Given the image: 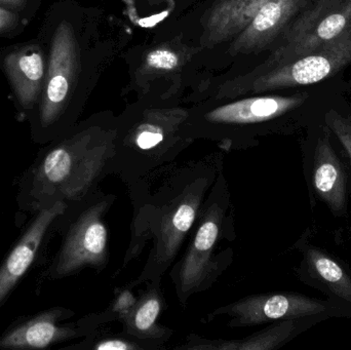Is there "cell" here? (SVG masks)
<instances>
[{
  "mask_svg": "<svg viewBox=\"0 0 351 350\" xmlns=\"http://www.w3.org/2000/svg\"><path fill=\"white\" fill-rule=\"evenodd\" d=\"M222 168L224 156L215 152L182 166L174 162L128 186L133 214L123 268L138 258L148 244L152 246L142 273L130 287L162 284Z\"/></svg>",
  "mask_w": 351,
  "mask_h": 350,
  "instance_id": "6da1fadb",
  "label": "cell"
},
{
  "mask_svg": "<svg viewBox=\"0 0 351 350\" xmlns=\"http://www.w3.org/2000/svg\"><path fill=\"white\" fill-rule=\"evenodd\" d=\"M115 127L88 125L60 138L33 170V197L43 208L56 201L76 207L99 190L109 176Z\"/></svg>",
  "mask_w": 351,
  "mask_h": 350,
  "instance_id": "7a4b0ae2",
  "label": "cell"
},
{
  "mask_svg": "<svg viewBox=\"0 0 351 350\" xmlns=\"http://www.w3.org/2000/svg\"><path fill=\"white\" fill-rule=\"evenodd\" d=\"M234 205L222 168L192 228L187 248L170 273L182 308L192 296L210 289L233 262L232 247H221L234 242Z\"/></svg>",
  "mask_w": 351,
  "mask_h": 350,
  "instance_id": "3957f363",
  "label": "cell"
},
{
  "mask_svg": "<svg viewBox=\"0 0 351 350\" xmlns=\"http://www.w3.org/2000/svg\"><path fill=\"white\" fill-rule=\"evenodd\" d=\"M187 119V112L179 109H156L123 131L115 127L109 176L119 177L128 187L174 164L192 141L184 129Z\"/></svg>",
  "mask_w": 351,
  "mask_h": 350,
  "instance_id": "277c9868",
  "label": "cell"
},
{
  "mask_svg": "<svg viewBox=\"0 0 351 350\" xmlns=\"http://www.w3.org/2000/svg\"><path fill=\"white\" fill-rule=\"evenodd\" d=\"M40 34L47 37V68L45 88L34 113L35 127L40 134L57 133L69 109L82 70L77 35L67 18L56 24L49 18Z\"/></svg>",
  "mask_w": 351,
  "mask_h": 350,
  "instance_id": "5b68a950",
  "label": "cell"
},
{
  "mask_svg": "<svg viewBox=\"0 0 351 350\" xmlns=\"http://www.w3.org/2000/svg\"><path fill=\"white\" fill-rule=\"evenodd\" d=\"M115 199L112 193L99 189L73 208L75 215L53 263L51 277H69L88 267L99 273L106 268L110 253L105 218Z\"/></svg>",
  "mask_w": 351,
  "mask_h": 350,
  "instance_id": "8992f818",
  "label": "cell"
},
{
  "mask_svg": "<svg viewBox=\"0 0 351 350\" xmlns=\"http://www.w3.org/2000/svg\"><path fill=\"white\" fill-rule=\"evenodd\" d=\"M350 25L351 0H311L280 35V45L267 61L252 76L337 38Z\"/></svg>",
  "mask_w": 351,
  "mask_h": 350,
  "instance_id": "52a82bcc",
  "label": "cell"
},
{
  "mask_svg": "<svg viewBox=\"0 0 351 350\" xmlns=\"http://www.w3.org/2000/svg\"><path fill=\"white\" fill-rule=\"evenodd\" d=\"M351 64V25L337 38L254 76L250 90L270 92L319 84Z\"/></svg>",
  "mask_w": 351,
  "mask_h": 350,
  "instance_id": "ba28073f",
  "label": "cell"
},
{
  "mask_svg": "<svg viewBox=\"0 0 351 350\" xmlns=\"http://www.w3.org/2000/svg\"><path fill=\"white\" fill-rule=\"evenodd\" d=\"M308 95L296 96H263L235 101L215 107L202 115L208 127L206 136L222 140L224 149L239 147L245 129L269 123L298 108L306 101Z\"/></svg>",
  "mask_w": 351,
  "mask_h": 350,
  "instance_id": "9c48e42d",
  "label": "cell"
},
{
  "mask_svg": "<svg viewBox=\"0 0 351 350\" xmlns=\"http://www.w3.org/2000/svg\"><path fill=\"white\" fill-rule=\"evenodd\" d=\"M322 302L296 293H261L245 296L215 308L204 316L208 324L220 316L228 318L229 328L261 326L280 321L298 320L326 312Z\"/></svg>",
  "mask_w": 351,
  "mask_h": 350,
  "instance_id": "30bf717a",
  "label": "cell"
},
{
  "mask_svg": "<svg viewBox=\"0 0 351 350\" xmlns=\"http://www.w3.org/2000/svg\"><path fill=\"white\" fill-rule=\"evenodd\" d=\"M74 312L67 308H51L14 327L0 338L2 349H47L57 343L86 337L97 330L86 318L75 324L62 325Z\"/></svg>",
  "mask_w": 351,
  "mask_h": 350,
  "instance_id": "8fae6325",
  "label": "cell"
},
{
  "mask_svg": "<svg viewBox=\"0 0 351 350\" xmlns=\"http://www.w3.org/2000/svg\"><path fill=\"white\" fill-rule=\"evenodd\" d=\"M1 66L24 113L34 111L40 100L47 77V53L45 43L30 41L6 49L0 58Z\"/></svg>",
  "mask_w": 351,
  "mask_h": 350,
  "instance_id": "7c38bea8",
  "label": "cell"
},
{
  "mask_svg": "<svg viewBox=\"0 0 351 350\" xmlns=\"http://www.w3.org/2000/svg\"><path fill=\"white\" fill-rule=\"evenodd\" d=\"M311 0H271L256 14L250 24L233 38L231 55L261 53L280 38L295 16Z\"/></svg>",
  "mask_w": 351,
  "mask_h": 350,
  "instance_id": "4fadbf2b",
  "label": "cell"
},
{
  "mask_svg": "<svg viewBox=\"0 0 351 350\" xmlns=\"http://www.w3.org/2000/svg\"><path fill=\"white\" fill-rule=\"evenodd\" d=\"M65 201H56L40 209L22 238L16 242L6 260L0 266V305L32 265L39 247L56 220L67 213Z\"/></svg>",
  "mask_w": 351,
  "mask_h": 350,
  "instance_id": "5bb4252c",
  "label": "cell"
},
{
  "mask_svg": "<svg viewBox=\"0 0 351 350\" xmlns=\"http://www.w3.org/2000/svg\"><path fill=\"white\" fill-rule=\"evenodd\" d=\"M137 301L121 321V332L139 340L152 343L160 350L166 349L174 331L160 324V318L166 308L162 284L146 283Z\"/></svg>",
  "mask_w": 351,
  "mask_h": 350,
  "instance_id": "9a60e30c",
  "label": "cell"
},
{
  "mask_svg": "<svg viewBox=\"0 0 351 350\" xmlns=\"http://www.w3.org/2000/svg\"><path fill=\"white\" fill-rule=\"evenodd\" d=\"M271 0H218L204 16V47H214L235 38L254 16Z\"/></svg>",
  "mask_w": 351,
  "mask_h": 350,
  "instance_id": "2e32d148",
  "label": "cell"
},
{
  "mask_svg": "<svg viewBox=\"0 0 351 350\" xmlns=\"http://www.w3.org/2000/svg\"><path fill=\"white\" fill-rule=\"evenodd\" d=\"M346 171L330 143L329 135L324 133L317 140L313 164V187L317 195L329 205L334 213H343L346 209Z\"/></svg>",
  "mask_w": 351,
  "mask_h": 350,
  "instance_id": "e0dca14e",
  "label": "cell"
},
{
  "mask_svg": "<svg viewBox=\"0 0 351 350\" xmlns=\"http://www.w3.org/2000/svg\"><path fill=\"white\" fill-rule=\"evenodd\" d=\"M296 320L280 321L267 328L241 339H208L192 333L187 335L179 350H274L290 340L296 330Z\"/></svg>",
  "mask_w": 351,
  "mask_h": 350,
  "instance_id": "ac0fdd59",
  "label": "cell"
},
{
  "mask_svg": "<svg viewBox=\"0 0 351 350\" xmlns=\"http://www.w3.org/2000/svg\"><path fill=\"white\" fill-rule=\"evenodd\" d=\"M309 268L335 295L351 302V279L333 259L315 249L306 254Z\"/></svg>",
  "mask_w": 351,
  "mask_h": 350,
  "instance_id": "d6986e66",
  "label": "cell"
},
{
  "mask_svg": "<svg viewBox=\"0 0 351 350\" xmlns=\"http://www.w3.org/2000/svg\"><path fill=\"white\" fill-rule=\"evenodd\" d=\"M78 349L88 350H160L156 345L145 341L139 340L121 332L99 333L97 329L92 334L86 337L80 345L75 347Z\"/></svg>",
  "mask_w": 351,
  "mask_h": 350,
  "instance_id": "ffe728a7",
  "label": "cell"
},
{
  "mask_svg": "<svg viewBox=\"0 0 351 350\" xmlns=\"http://www.w3.org/2000/svg\"><path fill=\"white\" fill-rule=\"evenodd\" d=\"M179 53L169 47H158L149 51L145 58L144 69L147 71H171L180 65Z\"/></svg>",
  "mask_w": 351,
  "mask_h": 350,
  "instance_id": "44dd1931",
  "label": "cell"
},
{
  "mask_svg": "<svg viewBox=\"0 0 351 350\" xmlns=\"http://www.w3.org/2000/svg\"><path fill=\"white\" fill-rule=\"evenodd\" d=\"M326 123L337 136L351 160V118L342 116L336 111L331 110L326 114Z\"/></svg>",
  "mask_w": 351,
  "mask_h": 350,
  "instance_id": "7402d4cb",
  "label": "cell"
},
{
  "mask_svg": "<svg viewBox=\"0 0 351 350\" xmlns=\"http://www.w3.org/2000/svg\"><path fill=\"white\" fill-rule=\"evenodd\" d=\"M26 25L27 18L24 14L0 6V36L14 35Z\"/></svg>",
  "mask_w": 351,
  "mask_h": 350,
  "instance_id": "603a6c76",
  "label": "cell"
},
{
  "mask_svg": "<svg viewBox=\"0 0 351 350\" xmlns=\"http://www.w3.org/2000/svg\"><path fill=\"white\" fill-rule=\"evenodd\" d=\"M31 5H32L31 0H0V6L22 14L30 10Z\"/></svg>",
  "mask_w": 351,
  "mask_h": 350,
  "instance_id": "cb8c5ba5",
  "label": "cell"
},
{
  "mask_svg": "<svg viewBox=\"0 0 351 350\" xmlns=\"http://www.w3.org/2000/svg\"><path fill=\"white\" fill-rule=\"evenodd\" d=\"M164 1H166V0H149L150 3L152 4L162 3V2Z\"/></svg>",
  "mask_w": 351,
  "mask_h": 350,
  "instance_id": "d4e9b609",
  "label": "cell"
}]
</instances>
